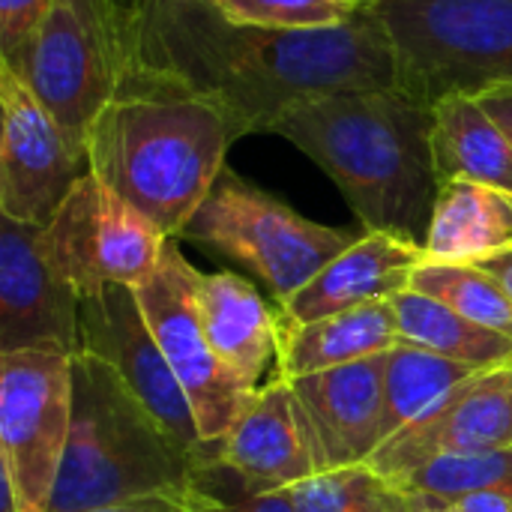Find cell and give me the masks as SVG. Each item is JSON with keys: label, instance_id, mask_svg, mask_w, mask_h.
Masks as SVG:
<instances>
[{"label": "cell", "instance_id": "obj_1", "mask_svg": "<svg viewBox=\"0 0 512 512\" xmlns=\"http://www.w3.org/2000/svg\"><path fill=\"white\" fill-rule=\"evenodd\" d=\"M123 60V90L198 99L234 138L273 132L306 96L396 87L393 42L372 6L342 27L264 30L228 21L210 0H126Z\"/></svg>", "mask_w": 512, "mask_h": 512}, {"label": "cell", "instance_id": "obj_2", "mask_svg": "<svg viewBox=\"0 0 512 512\" xmlns=\"http://www.w3.org/2000/svg\"><path fill=\"white\" fill-rule=\"evenodd\" d=\"M432 123L429 105L384 87L297 99L273 132L333 177L366 231L423 246L441 192Z\"/></svg>", "mask_w": 512, "mask_h": 512}, {"label": "cell", "instance_id": "obj_3", "mask_svg": "<svg viewBox=\"0 0 512 512\" xmlns=\"http://www.w3.org/2000/svg\"><path fill=\"white\" fill-rule=\"evenodd\" d=\"M231 141L225 117L198 99L120 90L87 132V165L174 240L225 171Z\"/></svg>", "mask_w": 512, "mask_h": 512}, {"label": "cell", "instance_id": "obj_4", "mask_svg": "<svg viewBox=\"0 0 512 512\" xmlns=\"http://www.w3.org/2000/svg\"><path fill=\"white\" fill-rule=\"evenodd\" d=\"M216 468L186 453L102 360L72 357V432L48 512H90L207 483Z\"/></svg>", "mask_w": 512, "mask_h": 512}, {"label": "cell", "instance_id": "obj_5", "mask_svg": "<svg viewBox=\"0 0 512 512\" xmlns=\"http://www.w3.org/2000/svg\"><path fill=\"white\" fill-rule=\"evenodd\" d=\"M396 90L423 105L510 81L512 0H381Z\"/></svg>", "mask_w": 512, "mask_h": 512}, {"label": "cell", "instance_id": "obj_6", "mask_svg": "<svg viewBox=\"0 0 512 512\" xmlns=\"http://www.w3.org/2000/svg\"><path fill=\"white\" fill-rule=\"evenodd\" d=\"M3 63L87 153L93 120L126 84L120 0H54Z\"/></svg>", "mask_w": 512, "mask_h": 512}, {"label": "cell", "instance_id": "obj_7", "mask_svg": "<svg viewBox=\"0 0 512 512\" xmlns=\"http://www.w3.org/2000/svg\"><path fill=\"white\" fill-rule=\"evenodd\" d=\"M183 237L240 261L285 306L360 234L312 222L225 168Z\"/></svg>", "mask_w": 512, "mask_h": 512}, {"label": "cell", "instance_id": "obj_8", "mask_svg": "<svg viewBox=\"0 0 512 512\" xmlns=\"http://www.w3.org/2000/svg\"><path fill=\"white\" fill-rule=\"evenodd\" d=\"M72 432V357L0 354V474L15 512H48Z\"/></svg>", "mask_w": 512, "mask_h": 512}, {"label": "cell", "instance_id": "obj_9", "mask_svg": "<svg viewBox=\"0 0 512 512\" xmlns=\"http://www.w3.org/2000/svg\"><path fill=\"white\" fill-rule=\"evenodd\" d=\"M168 234L135 204L87 171L57 216L45 225V246L81 297L105 285L141 288L159 267Z\"/></svg>", "mask_w": 512, "mask_h": 512}, {"label": "cell", "instance_id": "obj_10", "mask_svg": "<svg viewBox=\"0 0 512 512\" xmlns=\"http://www.w3.org/2000/svg\"><path fill=\"white\" fill-rule=\"evenodd\" d=\"M108 363L132 396L156 417V423L195 459L222 468V444L204 441L192 402L162 354L132 288L105 285L90 297H81L78 312V351Z\"/></svg>", "mask_w": 512, "mask_h": 512}, {"label": "cell", "instance_id": "obj_11", "mask_svg": "<svg viewBox=\"0 0 512 512\" xmlns=\"http://www.w3.org/2000/svg\"><path fill=\"white\" fill-rule=\"evenodd\" d=\"M195 285L198 270L183 258L177 243L168 240L156 273L141 288H135V297L147 327L153 330L162 354L168 357L192 402L204 441L219 444L255 393L213 354L201 324Z\"/></svg>", "mask_w": 512, "mask_h": 512}, {"label": "cell", "instance_id": "obj_12", "mask_svg": "<svg viewBox=\"0 0 512 512\" xmlns=\"http://www.w3.org/2000/svg\"><path fill=\"white\" fill-rule=\"evenodd\" d=\"M0 216L48 225L90 171L87 153L0 60Z\"/></svg>", "mask_w": 512, "mask_h": 512}, {"label": "cell", "instance_id": "obj_13", "mask_svg": "<svg viewBox=\"0 0 512 512\" xmlns=\"http://www.w3.org/2000/svg\"><path fill=\"white\" fill-rule=\"evenodd\" d=\"M81 294L60 273L45 228L0 216V354L78 351Z\"/></svg>", "mask_w": 512, "mask_h": 512}, {"label": "cell", "instance_id": "obj_14", "mask_svg": "<svg viewBox=\"0 0 512 512\" xmlns=\"http://www.w3.org/2000/svg\"><path fill=\"white\" fill-rule=\"evenodd\" d=\"M504 447H512V363L456 387L384 441L366 465L387 480H399L444 456H477Z\"/></svg>", "mask_w": 512, "mask_h": 512}, {"label": "cell", "instance_id": "obj_15", "mask_svg": "<svg viewBox=\"0 0 512 512\" xmlns=\"http://www.w3.org/2000/svg\"><path fill=\"white\" fill-rule=\"evenodd\" d=\"M219 444L222 468L237 477L243 495L288 492L321 474L312 423L291 381L276 372Z\"/></svg>", "mask_w": 512, "mask_h": 512}, {"label": "cell", "instance_id": "obj_16", "mask_svg": "<svg viewBox=\"0 0 512 512\" xmlns=\"http://www.w3.org/2000/svg\"><path fill=\"white\" fill-rule=\"evenodd\" d=\"M390 354V351H387ZM387 354L339 369L288 378L315 435L321 474L366 465L384 438Z\"/></svg>", "mask_w": 512, "mask_h": 512}, {"label": "cell", "instance_id": "obj_17", "mask_svg": "<svg viewBox=\"0 0 512 512\" xmlns=\"http://www.w3.org/2000/svg\"><path fill=\"white\" fill-rule=\"evenodd\" d=\"M423 264V246L393 234L366 231L303 291L279 306V312L291 321H318L375 300H393L411 288V279Z\"/></svg>", "mask_w": 512, "mask_h": 512}, {"label": "cell", "instance_id": "obj_18", "mask_svg": "<svg viewBox=\"0 0 512 512\" xmlns=\"http://www.w3.org/2000/svg\"><path fill=\"white\" fill-rule=\"evenodd\" d=\"M195 300L213 354L258 393L264 369L279 351V315L255 285L234 273H198Z\"/></svg>", "mask_w": 512, "mask_h": 512}, {"label": "cell", "instance_id": "obj_19", "mask_svg": "<svg viewBox=\"0 0 512 512\" xmlns=\"http://www.w3.org/2000/svg\"><path fill=\"white\" fill-rule=\"evenodd\" d=\"M279 315L276 375L300 378L387 354L399 345L393 300H375L318 321H291Z\"/></svg>", "mask_w": 512, "mask_h": 512}, {"label": "cell", "instance_id": "obj_20", "mask_svg": "<svg viewBox=\"0 0 512 512\" xmlns=\"http://www.w3.org/2000/svg\"><path fill=\"white\" fill-rule=\"evenodd\" d=\"M512 252V195L474 180L441 183L423 243L426 264H483Z\"/></svg>", "mask_w": 512, "mask_h": 512}, {"label": "cell", "instance_id": "obj_21", "mask_svg": "<svg viewBox=\"0 0 512 512\" xmlns=\"http://www.w3.org/2000/svg\"><path fill=\"white\" fill-rule=\"evenodd\" d=\"M432 153L441 183L474 180L512 195V144L477 96L453 93L432 105Z\"/></svg>", "mask_w": 512, "mask_h": 512}, {"label": "cell", "instance_id": "obj_22", "mask_svg": "<svg viewBox=\"0 0 512 512\" xmlns=\"http://www.w3.org/2000/svg\"><path fill=\"white\" fill-rule=\"evenodd\" d=\"M399 321V345H414L477 369L512 363V339L468 321L450 306L408 288L393 297Z\"/></svg>", "mask_w": 512, "mask_h": 512}, {"label": "cell", "instance_id": "obj_23", "mask_svg": "<svg viewBox=\"0 0 512 512\" xmlns=\"http://www.w3.org/2000/svg\"><path fill=\"white\" fill-rule=\"evenodd\" d=\"M483 372L489 369L456 363L414 345H396L387 354L384 375V438L390 441L396 432L432 411L456 387L474 381Z\"/></svg>", "mask_w": 512, "mask_h": 512}, {"label": "cell", "instance_id": "obj_24", "mask_svg": "<svg viewBox=\"0 0 512 512\" xmlns=\"http://www.w3.org/2000/svg\"><path fill=\"white\" fill-rule=\"evenodd\" d=\"M411 288L450 306L453 312L465 315L468 321L512 339V297L507 294V288L483 267L423 264L414 273Z\"/></svg>", "mask_w": 512, "mask_h": 512}, {"label": "cell", "instance_id": "obj_25", "mask_svg": "<svg viewBox=\"0 0 512 512\" xmlns=\"http://www.w3.org/2000/svg\"><path fill=\"white\" fill-rule=\"evenodd\" d=\"M288 492L297 512H417V498L372 465L324 471Z\"/></svg>", "mask_w": 512, "mask_h": 512}, {"label": "cell", "instance_id": "obj_26", "mask_svg": "<svg viewBox=\"0 0 512 512\" xmlns=\"http://www.w3.org/2000/svg\"><path fill=\"white\" fill-rule=\"evenodd\" d=\"M393 483L420 501H453L471 492L512 498V447L477 456H444Z\"/></svg>", "mask_w": 512, "mask_h": 512}, {"label": "cell", "instance_id": "obj_27", "mask_svg": "<svg viewBox=\"0 0 512 512\" xmlns=\"http://www.w3.org/2000/svg\"><path fill=\"white\" fill-rule=\"evenodd\" d=\"M228 21L264 30H327L354 21L360 0H210Z\"/></svg>", "mask_w": 512, "mask_h": 512}, {"label": "cell", "instance_id": "obj_28", "mask_svg": "<svg viewBox=\"0 0 512 512\" xmlns=\"http://www.w3.org/2000/svg\"><path fill=\"white\" fill-rule=\"evenodd\" d=\"M90 512H228V501H222L219 495H213L207 489V483H201L192 489L159 492V495H147V498H135L126 504H114V507Z\"/></svg>", "mask_w": 512, "mask_h": 512}, {"label": "cell", "instance_id": "obj_29", "mask_svg": "<svg viewBox=\"0 0 512 512\" xmlns=\"http://www.w3.org/2000/svg\"><path fill=\"white\" fill-rule=\"evenodd\" d=\"M54 0H0V54L15 51Z\"/></svg>", "mask_w": 512, "mask_h": 512}, {"label": "cell", "instance_id": "obj_30", "mask_svg": "<svg viewBox=\"0 0 512 512\" xmlns=\"http://www.w3.org/2000/svg\"><path fill=\"white\" fill-rule=\"evenodd\" d=\"M474 96L483 105V111L504 129V135L512 144V84H495V87H486Z\"/></svg>", "mask_w": 512, "mask_h": 512}, {"label": "cell", "instance_id": "obj_31", "mask_svg": "<svg viewBox=\"0 0 512 512\" xmlns=\"http://www.w3.org/2000/svg\"><path fill=\"white\" fill-rule=\"evenodd\" d=\"M426 504H450L462 512H512V498L495 495V492H471V495H462L453 501H426Z\"/></svg>", "mask_w": 512, "mask_h": 512}, {"label": "cell", "instance_id": "obj_32", "mask_svg": "<svg viewBox=\"0 0 512 512\" xmlns=\"http://www.w3.org/2000/svg\"><path fill=\"white\" fill-rule=\"evenodd\" d=\"M228 512H297L291 492H267V495H243L228 504Z\"/></svg>", "mask_w": 512, "mask_h": 512}, {"label": "cell", "instance_id": "obj_33", "mask_svg": "<svg viewBox=\"0 0 512 512\" xmlns=\"http://www.w3.org/2000/svg\"><path fill=\"white\" fill-rule=\"evenodd\" d=\"M477 267H483L486 273H492L504 288H507V294L512 297V252H504V255H495V258H489V261H483V264H477Z\"/></svg>", "mask_w": 512, "mask_h": 512}, {"label": "cell", "instance_id": "obj_34", "mask_svg": "<svg viewBox=\"0 0 512 512\" xmlns=\"http://www.w3.org/2000/svg\"><path fill=\"white\" fill-rule=\"evenodd\" d=\"M417 512H462L450 504H426V501H417Z\"/></svg>", "mask_w": 512, "mask_h": 512}, {"label": "cell", "instance_id": "obj_35", "mask_svg": "<svg viewBox=\"0 0 512 512\" xmlns=\"http://www.w3.org/2000/svg\"><path fill=\"white\" fill-rule=\"evenodd\" d=\"M363 6H375V3H381V0H360Z\"/></svg>", "mask_w": 512, "mask_h": 512}, {"label": "cell", "instance_id": "obj_36", "mask_svg": "<svg viewBox=\"0 0 512 512\" xmlns=\"http://www.w3.org/2000/svg\"><path fill=\"white\" fill-rule=\"evenodd\" d=\"M504 84H512V72H510V81H504Z\"/></svg>", "mask_w": 512, "mask_h": 512}]
</instances>
